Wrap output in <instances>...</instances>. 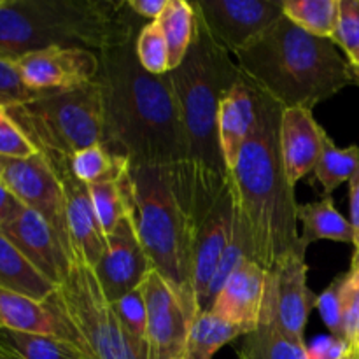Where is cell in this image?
Returning <instances> with one entry per match:
<instances>
[{"mask_svg": "<svg viewBox=\"0 0 359 359\" xmlns=\"http://www.w3.org/2000/svg\"><path fill=\"white\" fill-rule=\"evenodd\" d=\"M354 255H356V256H359V252H354Z\"/></svg>", "mask_w": 359, "mask_h": 359, "instance_id": "47", "label": "cell"}, {"mask_svg": "<svg viewBox=\"0 0 359 359\" xmlns=\"http://www.w3.org/2000/svg\"><path fill=\"white\" fill-rule=\"evenodd\" d=\"M356 354H358V359H359V349H358V353H356Z\"/></svg>", "mask_w": 359, "mask_h": 359, "instance_id": "46", "label": "cell"}, {"mask_svg": "<svg viewBox=\"0 0 359 359\" xmlns=\"http://www.w3.org/2000/svg\"><path fill=\"white\" fill-rule=\"evenodd\" d=\"M4 112L44 156L70 158L102 144L104 137V105L97 81L77 90L41 95Z\"/></svg>", "mask_w": 359, "mask_h": 359, "instance_id": "7", "label": "cell"}, {"mask_svg": "<svg viewBox=\"0 0 359 359\" xmlns=\"http://www.w3.org/2000/svg\"><path fill=\"white\" fill-rule=\"evenodd\" d=\"M305 252L307 245L300 238V244L269 272V287L262 316V319H272L280 330L298 340H304L305 326L318 302V294H314L307 284L309 266Z\"/></svg>", "mask_w": 359, "mask_h": 359, "instance_id": "10", "label": "cell"}, {"mask_svg": "<svg viewBox=\"0 0 359 359\" xmlns=\"http://www.w3.org/2000/svg\"><path fill=\"white\" fill-rule=\"evenodd\" d=\"M359 167V147L335 146L326 133L323 140V151L319 156L314 174L325 189V196H330L342 182L351 181Z\"/></svg>", "mask_w": 359, "mask_h": 359, "instance_id": "28", "label": "cell"}, {"mask_svg": "<svg viewBox=\"0 0 359 359\" xmlns=\"http://www.w3.org/2000/svg\"><path fill=\"white\" fill-rule=\"evenodd\" d=\"M280 118L283 107L258 90L255 128L230 172L249 259L266 272L300 244L294 186L280 151Z\"/></svg>", "mask_w": 359, "mask_h": 359, "instance_id": "2", "label": "cell"}, {"mask_svg": "<svg viewBox=\"0 0 359 359\" xmlns=\"http://www.w3.org/2000/svg\"><path fill=\"white\" fill-rule=\"evenodd\" d=\"M351 63H353V67H354V69H356V72L359 74V53L356 55V58H354Z\"/></svg>", "mask_w": 359, "mask_h": 359, "instance_id": "43", "label": "cell"}, {"mask_svg": "<svg viewBox=\"0 0 359 359\" xmlns=\"http://www.w3.org/2000/svg\"><path fill=\"white\" fill-rule=\"evenodd\" d=\"M269 287V272L251 259H244L217 294L210 312L238 326L245 335L262 321Z\"/></svg>", "mask_w": 359, "mask_h": 359, "instance_id": "17", "label": "cell"}, {"mask_svg": "<svg viewBox=\"0 0 359 359\" xmlns=\"http://www.w3.org/2000/svg\"><path fill=\"white\" fill-rule=\"evenodd\" d=\"M144 25L128 0H0V58L53 48L102 53L135 39Z\"/></svg>", "mask_w": 359, "mask_h": 359, "instance_id": "4", "label": "cell"}, {"mask_svg": "<svg viewBox=\"0 0 359 359\" xmlns=\"http://www.w3.org/2000/svg\"><path fill=\"white\" fill-rule=\"evenodd\" d=\"M48 300L69 323L77 346L91 359H149L147 342L123 328L86 263H74L67 279Z\"/></svg>", "mask_w": 359, "mask_h": 359, "instance_id": "8", "label": "cell"}, {"mask_svg": "<svg viewBox=\"0 0 359 359\" xmlns=\"http://www.w3.org/2000/svg\"><path fill=\"white\" fill-rule=\"evenodd\" d=\"M0 359H21L20 356H16V354H13L11 351L4 349V347H0Z\"/></svg>", "mask_w": 359, "mask_h": 359, "instance_id": "42", "label": "cell"}, {"mask_svg": "<svg viewBox=\"0 0 359 359\" xmlns=\"http://www.w3.org/2000/svg\"><path fill=\"white\" fill-rule=\"evenodd\" d=\"M168 0H128V6L140 20L156 21Z\"/></svg>", "mask_w": 359, "mask_h": 359, "instance_id": "40", "label": "cell"}, {"mask_svg": "<svg viewBox=\"0 0 359 359\" xmlns=\"http://www.w3.org/2000/svg\"><path fill=\"white\" fill-rule=\"evenodd\" d=\"M41 97L25 84L14 60L0 58V109L14 107Z\"/></svg>", "mask_w": 359, "mask_h": 359, "instance_id": "34", "label": "cell"}, {"mask_svg": "<svg viewBox=\"0 0 359 359\" xmlns=\"http://www.w3.org/2000/svg\"><path fill=\"white\" fill-rule=\"evenodd\" d=\"M0 328L32 335L56 337L77 346L76 335L69 323L51 302H39L7 290H0Z\"/></svg>", "mask_w": 359, "mask_h": 359, "instance_id": "20", "label": "cell"}, {"mask_svg": "<svg viewBox=\"0 0 359 359\" xmlns=\"http://www.w3.org/2000/svg\"><path fill=\"white\" fill-rule=\"evenodd\" d=\"M112 309H114L116 316H118L123 328H125L132 337L146 342L147 309L140 290L132 291V293H128L126 297L112 302Z\"/></svg>", "mask_w": 359, "mask_h": 359, "instance_id": "35", "label": "cell"}, {"mask_svg": "<svg viewBox=\"0 0 359 359\" xmlns=\"http://www.w3.org/2000/svg\"><path fill=\"white\" fill-rule=\"evenodd\" d=\"M0 290L13 291L34 300L46 302L56 286L49 283L20 251L0 233Z\"/></svg>", "mask_w": 359, "mask_h": 359, "instance_id": "21", "label": "cell"}, {"mask_svg": "<svg viewBox=\"0 0 359 359\" xmlns=\"http://www.w3.org/2000/svg\"><path fill=\"white\" fill-rule=\"evenodd\" d=\"M132 214L151 269L168 284L188 318L198 316L193 270L196 226L188 198L170 167L128 168Z\"/></svg>", "mask_w": 359, "mask_h": 359, "instance_id": "5", "label": "cell"}, {"mask_svg": "<svg viewBox=\"0 0 359 359\" xmlns=\"http://www.w3.org/2000/svg\"><path fill=\"white\" fill-rule=\"evenodd\" d=\"M353 62L359 53V0H339V23L332 39Z\"/></svg>", "mask_w": 359, "mask_h": 359, "instance_id": "33", "label": "cell"}, {"mask_svg": "<svg viewBox=\"0 0 359 359\" xmlns=\"http://www.w3.org/2000/svg\"><path fill=\"white\" fill-rule=\"evenodd\" d=\"M237 354L238 359H307V344L263 318L255 332L242 337Z\"/></svg>", "mask_w": 359, "mask_h": 359, "instance_id": "23", "label": "cell"}, {"mask_svg": "<svg viewBox=\"0 0 359 359\" xmlns=\"http://www.w3.org/2000/svg\"><path fill=\"white\" fill-rule=\"evenodd\" d=\"M0 233L56 287L67 279L76 263L56 231L27 207L13 221L2 224Z\"/></svg>", "mask_w": 359, "mask_h": 359, "instance_id": "15", "label": "cell"}, {"mask_svg": "<svg viewBox=\"0 0 359 359\" xmlns=\"http://www.w3.org/2000/svg\"><path fill=\"white\" fill-rule=\"evenodd\" d=\"M37 153L39 151L35 149L34 144L4 112V118L0 119V156L30 158Z\"/></svg>", "mask_w": 359, "mask_h": 359, "instance_id": "37", "label": "cell"}, {"mask_svg": "<svg viewBox=\"0 0 359 359\" xmlns=\"http://www.w3.org/2000/svg\"><path fill=\"white\" fill-rule=\"evenodd\" d=\"M126 202H128V212L121 217L114 231L105 237L107 241L105 255L93 269L102 291L111 304L139 290L142 279L151 270V263L140 244L133 221L132 189L126 193Z\"/></svg>", "mask_w": 359, "mask_h": 359, "instance_id": "12", "label": "cell"}, {"mask_svg": "<svg viewBox=\"0 0 359 359\" xmlns=\"http://www.w3.org/2000/svg\"><path fill=\"white\" fill-rule=\"evenodd\" d=\"M284 16L309 34L333 39L339 23V0H283Z\"/></svg>", "mask_w": 359, "mask_h": 359, "instance_id": "27", "label": "cell"}, {"mask_svg": "<svg viewBox=\"0 0 359 359\" xmlns=\"http://www.w3.org/2000/svg\"><path fill=\"white\" fill-rule=\"evenodd\" d=\"M258 116V90L242 74L226 91L217 112V133L228 172L233 170L242 146L255 128Z\"/></svg>", "mask_w": 359, "mask_h": 359, "instance_id": "19", "label": "cell"}, {"mask_svg": "<svg viewBox=\"0 0 359 359\" xmlns=\"http://www.w3.org/2000/svg\"><path fill=\"white\" fill-rule=\"evenodd\" d=\"M193 7L210 37L231 55L284 16L283 0H196Z\"/></svg>", "mask_w": 359, "mask_h": 359, "instance_id": "11", "label": "cell"}, {"mask_svg": "<svg viewBox=\"0 0 359 359\" xmlns=\"http://www.w3.org/2000/svg\"><path fill=\"white\" fill-rule=\"evenodd\" d=\"M4 118V111H2V109H0V119H2Z\"/></svg>", "mask_w": 359, "mask_h": 359, "instance_id": "45", "label": "cell"}, {"mask_svg": "<svg viewBox=\"0 0 359 359\" xmlns=\"http://www.w3.org/2000/svg\"><path fill=\"white\" fill-rule=\"evenodd\" d=\"M88 189H90L91 203H93L98 223L107 237L114 231L121 217L128 212V205L119 188V177L95 182L88 186Z\"/></svg>", "mask_w": 359, "mask_h": 359, "instance_id": "30", "label": "cell"}, {"mask_svg": "<svg viewBox=\"0 0 359 359\" xmlns=\"http://www.w3.org/2000/svg\"><path fill=\"white\" fill-rule=\"evenodd\" d=\"M346 359H358V354L356 353H349V354H347Z\"/></svg>", "mask_w": 359, "mask_h": 359, "instance_id": "44", "label": "cell"}, {"mask_svg": "<svg viewBox=\"0 0 359 359\" xmlns=\"http://www.w3.org/2000/svg\"><path fill=\"white\" fill-rule=\"evenodd\" d=\"M0 182L56 231L67 251L77 262L67 224L65 193L49 161L41 153L30 158L0 156Z\"/></svg>", "mask_w": 359, "mask_h": 359, "instance_id": "9", "label": "cell"}, {"mask_svg": "<svg viewBox=\"0 0 359 359\" xmlns=\"http://www.w3.org/2000/svg\"><path fill=\"white\" fill-rule=\"evenodd\" d=\"M195 7L186 0H168L163 13L156 20L168 44L170 70L177 69L184 60L195 35Z\"/></svg>", "mask_w": 359, "mask_h": 359, "instance_id": "26", "label": "cell"}, {"mask_svg": "<svg viewBox=\"0 0 359 359\" xmlns=\"http://www.w3.org/2000/svg\"><path fill=\"white\" fill-rule=\"evenodd\" d=\"M23 209V203L11 193V189L6 184L0 182V226L13 221Z\"/></svg>", "mask_w": 359, "mask_h": 359, "instance_id": "39", "label": "cell"}, {"mask_svg": "<svg viewBox=\"0 0 359 359\" xmlns=\"http://www.w3.org/2000/svg\"><path fill=\"white\" fill-rule=\"evenodd\" d=\"M135 53L140 67L153 76L170 72V53L165 35L156 21H147L135 41Z\"/></svg>", "mask_w": 359, "mask_h": 359, "instance_id": "31", "label": "cell"}, {"mask_svg": "<svg viewBox=\"0 0 359 359\" xmlns=\"http://www.w3.org/2000/svg\"><path fill=\"white\" fill-rule=\"evenodd\" d=\"M21 77L39 95L62 93L95 83L100 70L98 55L86 49L53 48L16 60Z\"/></svg>", "mask_w": 359, "mask_h": 359, "instance_id": "13", "label": "cell"}, {"mask_svg": "<svg viewBox=\"0 0 359 359\" xmlns=\"http://www.w3.org/2000/svg\"><path fill=\"white\" fill-rule=\"evenodd\" d=\"M349 353L351 347L333 335L319 337L307 346V359H346Z\"/></svg>", "mask_w": 359, "mask_h": 359, "instance_id": "38", "label": "cell"}, {"mask_svg": "<svg viewBox=\"0 0 359 359\" xmlns=\"http://www.w3.org/2000/svg\"><path fill=\"white\" fill-rule=\"evenodd\" d=\"M147 309L146 342L149 359H182L189 321L174 291L151 269L139 286Z\"/></svg>", "mask_w": 359, "mask_h": 359, "instance_id": "14", "label": "cell"}, {"mask_svg": "<svg viewBox=\"0 0 359 359\" xmlns=\"http://www.w3.org/2000/svg\"><path fill=\"white\" fill-rule=\"evenodd\" d=\"M298 223L304 224L300 238L307 248L312 242L319 241L354 244L353 224L337 210L332 196L298 205Z\"/></svg>", "mask_w": 359, "mask_h": 359, "instance_id": "22", "label": "cell"}, {"mask_svg": "<svg viewBox=\"0 0 359 359\" xmlns=\"http://www.w3.org/2000/svg\"><path fill=\"white\" fill-rule=\"evenodd\" d=\"M0 347L11 351L21 359H91L81 347L69 340L2 328H0Z\"/></svg>", "mask_w": 359, "mask_h": 359, "instance_id": "25", "label": "cell"}, {"mask_svg": "<svg viewBox=\"0 0 359 359\" xmlns=\"http://www.w3.org/2000/svg\"><path fill=\"white\" fill-rule=\"evenodd\" d=\"M69 167L81 182L90 186L95 182L119 177L130 165L126 160L112 156L102 144H97L70 156Z\"/></svg>", "mask_w": 359, "mask_h": 359, "instance_id": "29", "label": "cell"}, {"mask_svg": "<svg viewBox=\"0 0 359 359\" xmlns=\"http://www.w3.org/2000/svg\"><path fill=\"white\" fill-rule=\"evenodd\" d=\"M44 156V154H42ZM62 182L65 193L67 224L77 262L95 269L104 258L107 241L91 203L88 184L81 182L69 167V158L44 156Z\"/></svg>", "mask_w": 359, "mask_h": 359, "instance_id": "16", "label": "cell"}, {"mask_svg": "<svg viewBox=\"0 0 359 359\" xmlns=\"http://www.w3.org/2000/svg\"><path fill=\"white\" fill-rule=\"evenodd\" d=\"M342 339L353 353L359 349V256H353L349 272L342 273L340 287Z\"/></svg>", "mask_w": 359, "mask_h": 359, "instance_id": "32", "label": "cell"}, {"mask_svg": "<svg viewBox=\"0 0 359 359\" xmlns=\"http://www.w3.org/2000/svg\"><path fill=\"white\" fill-rule=\"evenodd\" d=\"M241 76L231 53L210 37L196 14L193 42L181 65L170 70V81L184 128L188 161L216 174L230 175L221 153L217 112L226 91Z\"/></svg>", "mask_w": 359, "mask_h": 359, "instance_id": "6", "label": "cell"}, {"mask_svg": "<svg viewBox=\"0 0 359 359\" xmlns=\"http://www.w3.org/2000/svg\"><path fill=\"white\" fill-rule=\"evenodd\" d=\"M340 287H342V276L335 277L323 293L318 294L316 309L321 314L323 323L332 332L333 337L342 339V311H340Z\"/></svg>", "mask_w": 359, "mask_h": 359, "instance_id": "36", "label": "cell"}, {"mask_svg": "<svg viewBox=\"0 0 359 359\" xmlns=\"http://www.w3.org/2000/svg\"><path fill=\"white\" fill-rule=\"evenodd\" d=\"M326 132L312 116V111L302 107L283 109L280 118V151H283L286 175L293 186L305 175L314 172L323 151Z\"/></svg>", "mask_w": 359, "mask_h": 359, "instance_id": "18", "label": "cell"}, {"mask_svg": "<svg viewBox=\"0 0 359 359\" xmlns=\"http://www.w3.org/2000/svg\"><path fill=\"white\" fill-rule=\"evenodd\" d=\"M241 72L283 109H312L359 74L332 39L316 37L286 16L235 53Z\"/></svg>", "mask_w": 359, "mask_h": 359, "instance_id": "3", "label": "cell"}, {"mask_svg": "<svg viewBox=\"0 0 359 359\" xmlns=\"http://www.w3.org/2000/svg\"><path fill=\"white\" fill-rule=\"evenodd\" d=\"M351 224L354 230V252H359V167L349 181Z\"/></svg>", "mask_w": 359, "mask_h": 359, "instance_id": "41", "label": "cell"}, {"mask_svg": "<svg viewBox=\"0 0 359 359\" xmlns=\"http://www.w3.org/2000/svg\"><path fill=\"white\" fill-rule=\"evenodd\" d=\"M135 41L97 53L104 105L102 146L128 161L130 168L170 167L188 160L170 72H146L137 60Z\"/></svg>", "mask_w": 359, "mask_h": 359, "instance_id": "1", "label": "cell"}, {"mask_svg": "<svg viewBox=\"0 0 359 359\" xmlns=\"http://www.w3.org/2000/svg\"><path fill=\"white\" fill-rule=\"evenodd\" d=\"M245 332L214 312H200L189 325L188 342L182 359H212L226 344L242 339Z\"/></svg>", "mask_w": 359, "mask_h": 359, "instance_id": "24", "label": "cell"}]
</instances>
